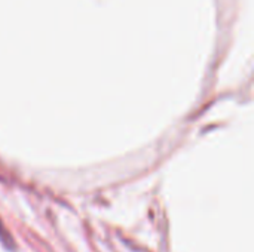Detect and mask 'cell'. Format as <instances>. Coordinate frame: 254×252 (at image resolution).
<instances>
[{
    "mask_svg": "<svg viewBox=\"0 0 254 252\" xmlns=\"http://www.w3.org/2000/svg\"><path fill=\"white\" fill-rule=\"evenodd\" d=\"M0 241L4 244V247H9V248H10L12 244H13V242H12V238L7 235V232H6V229L3 227L1 221H0Z\"/></svg>",
    "mask_w": 254,
    "mask_h": 252,
    "instance_id": "obj_1",
    "label": "cell"
}]
</instances>
